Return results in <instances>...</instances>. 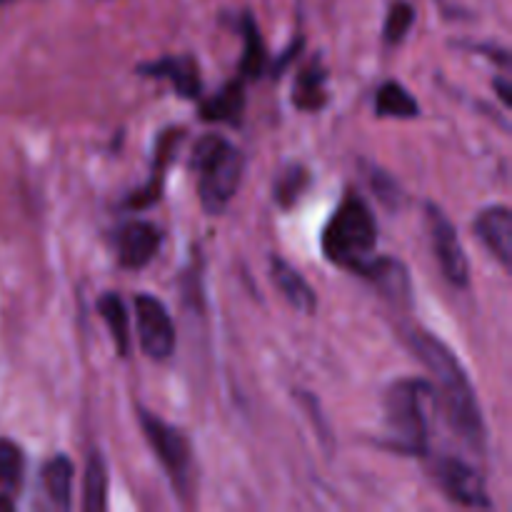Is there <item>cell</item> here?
<instances>
[{
	"instance_id": "9c48e42d",
	"label": "cell",
	"mask_w": 512,
	"mask_h": 512,
	"mask_svg": "<svg viewBox=\"0 0 512 512\" xmlns=\"http://www.w3.org/2000/svg\"><path fill=\"white\" fill-rule=\"evenodd\" d=\"M160 243H163V233L148 220H133L115 235L120 265L130 270L145 268L158 255Z\"/></svg>"
},
{
	"instance_id": "8fae6325",
	"label": "cell",
	"mask_w": 512,
	"mask_h": 512,
	"mask_svg": "<svg viewBox=\"0 0 512 512\" xmlns=\"http://www.w3.org/2000/svg\"><path fill=\"white\" fill-rule=\"evenodd\" d=\"M475 235L480 243L500 260L505 270L512 265V213L508 205L485 208L475 220Z\"/></svg>"
},
{
	"instance_id": "ac0fdd59",
	"label": "cell",
	"mask_w": 512,
	"mask_h": 512,
	"mask_svg": "<svg viewBox=\"0 0 512 512\" xmlns=\"http://www.w3.org/2000/svg\"><path fill=\"white\" fill-rule=\"evenodd\" d=\"M83 508L88 512H100L108 508V465L103 455L93 450L85 468L83 483Z\"/></svg>"
},
{
	"instance_id": "d6986e66",
	"label": "cell",
	"mask_w": 512,
	"mask_h": 512,
	"mask_svg": "<svg viewBox=\"0 0 512 512\" xmlns=\"http://www.w3.org/2000/svg\"><path fill=\"white\" fill-rule=\"evenodd\" d=\"M98 313L103 323L108 325L110 335H113L115 345H118L120 355H128L130 350V318L125 303L120 300L118 293H105L98 300Z\"/></svg>"
},
{
	"instance_id": "e0dca14e",
	"label": "cell",
	"mask_w": 512,
	"mask_h": 512,
	"mask_svg": "<svg viewBox=\"0 0 512 512\" xmlns=\"http://www.w3.org/2000/svg\"><path fill=\"white\" fill-rule=\"evenodd\" d=\"M43 488L55 508H70V498H73V463L65 455H55L53 460L45 463Z\"/></svg>"
},
{
	"instance_id": "3957f363",
	"label": "cell",
	"mask_w": 512,
	"mask_h": 512,
	"mask_svg": "<svg viewBox=\"0 0 512 512\" xmlns=\"http://www.w3.org/2000/svg\"><path fill=\"white\" fill-rule=\"evenodd\" d=\"M435 388L428 380H395L385 393V445L400 455H425L430 445L425 405Z\"/></svg>"
},
{
	"instance_id": "d4e9b609",
	"label": "cell",
	"mask_w": 512,
	"mask_h": 512,
	"mask_svg": "<svg viewBox=\"0 0 512 512\" xmlns=\"http://www.w3.org/2000/svg\"><path fill=\"white\" fill-rule=\"evenodd\" d=\"M368 180H370V185H373L375 193H378V198L383 200L385 205H398L400 195H403V193H400L398 183H395L393 178H388L383 170H370Z\"/></svg>"
},
{
	"instance_id": "cb8c5ba5",
	"label": "cell",
	"mask_w": 512,
	"mask_h": 512,
	"mask_svg": "<svg viewBox=\"0 0 512 512\" xmlns=\"http://www.w3.org/2000/svg\"><path fill=\"white\" fill-rule=\"evenodd\" d=\"M415 20V8L405 0H395L388 10V18H385V28H383V38L385 43H400V40L408 35L410 25Z\"/></svg>"
},
{
	"instance_id": "4fadbf2b",
	"label": "cell",
	"mask_w": 512,
	"mask_h": 512,
	"mask_svg": "<svg viewBox=\"0 0 512 512\" xmlns=\"http://www.w3.org/2000/svg\"><path fill=\"white\" fill-rule=\"evenodd\" d=\"M180 138H183V130H165L163 135L158 138V143H155V168H153V175H150L148 183L143 185V188L138 190V193H133L128 198V208L133 210H140V208H148V205H153L155 200L160 198V193H163V180H165V170H168V163L175 158V150H178V143Z\"/></svg>"
},
{
	"instance_id": "30bf717a",
	"label": "cell",
	"mask_w": 512,
	"mask_h": 512,
	"mask_svg": "<svg viewBox=\"0 0 512 512\" xmlns=\"http://www.w3.org/2000/svg\"><path fill=\"white\" fill-rule=\"evenodd\" d=\"M358 275L368 278L385 298L390 300L398 308H408L410 300H413V285H410V275L405 270L403 263L393 258H373L358 270Z\"/></svg>"
},
{
	"instance_id": "2e32d148",
	"label": "cell",
	"mask_w": 512,
	"mask_h": 512,
	"mask_svg": "<svg viewBox=\"0 0 512 512\" xmlns=\"http://www.w3.org/2000/svg\"><path fill=\"white\" fill-rule=\"evenodd\" d=\"M245 110V80L235 78L208 98L200 108V118L208 123H240Z\"/></svg>"
},
{
	"instance_id": "6da1fadb",
	"label": "cell",
	"mask_w": 512,
	"mask_h": 512,
	"mask_svg": "<svg viewBox=\"0 0 512 512\" xmlns=\"http://www.w3.org/2000/svg\"><path fill=\"white\" fill-rule=\"evenodd\" d=\"M408 343L415 355L423 360L425 368L433 373L445 420L455 430V435L470 448L485 450V423L480 415L478 398H475L473 385L453 350L443 340L430 335L428 330H410Z\"/></svg>"
},
{
	"instance_id": "7402d4cb",
	"label": "cell",
	"mask_w": 512,
	"mask_h": 512,
	"mask_svg": "<svg viewBox=\"0 0 512 512\" xmlns=\"http://www.w3.org/2000/svg\"><path fill=\"white\" fill-rule=\"evenodd\" d=\"M308 185H310L308 168H303V165H288V168L278 175V180H275L273 195L275 200H278L280 208H293V205L305 195Z\"/></svg>"
},
{
	"instance_id": "ffe728a7",
	"label": "cell",
	"mask_w": 512,
	"mask_h": 512,
	"mask_svg": "<svg viewBox=\"0 0 512 512\" xmlns=\"http://www.w3.org/2000/svg\"><path fill=\"white\" fill-rule=\"evenodd\" d=\"M243 58H240V78L243 80H258L263 75L265 63H268V55H265L263 38H260L258 23H255L253 15H243Z\"/></svg>"
},
{
	"instance_id": "5b68a950",
	"label": "cell",
	"mask_w": 512,
	"mask_h": 512,
	"mask_svg": "<svg viewBox=\"0 0 512 512\" xmlns=\"http://www.w3.org/2000/svg\"><path fill=\"white\" fill-rule=\"evenodd\" d=\"M138 418L145 440L153 448L158 463L168 473L170 485L185 500L190 490H193V450H190L188 438L178 428H173L165 420H160L158 415L150 413V410L140 408Z\"/></svg>"
},
{
	"instance_id": "9a60e30c",
	"label": "cell",
	"mask_w": 512,
	"mask_h": 512,
	"mask_svg": "<svg viewBox=\"0 0 512 512\" xmlns=\"http://www.w3.org/2000/svg\"><path fill=\"white\" fill-rule=\"evenodd\" d=\"M293 103L300 110H320L328 103V70L323 68L315 55L310 63L303 65L293 85Z\"/></svg>"
},
{
	"instance_id": "5bb4252c",
	"label": "cell",
	"mask_w": 512,
	"mask_h": 512,
	"mask_svg": "<svg viewBox=\"0 0 512 512\" xmlns=\"http://www.w3.org/2000/svg\"><path fill=\"white\" fill-rule=\"evenodd\" d=\"M270 278L278 285L280 293L285 295L290 305L295 310H300L303 315H313L318 308V298H315V290L310 288L308 280L288 263V260L278 258V255H270Z\"/></svg>"
},
{
	"instance_id": "8992f818",
	"label": "cell",
	"mask_w": 512,
	"mask_h": 512,
	"mask_svg": "<svg viewBox=\"0 0 512 512\" xmlns=\"http://www.w3.org/2000/svg\"><path fill=\"white\" fill-rule=\"evenodd\" d=\"M425 220H428L430 240H433L435 258H438L440 270L453 283L455 288H468L470 283V265L465 258L463 243L458 238V230L450 223L448 215L438 208V205H425Z\"/></svg>"
},
{
	"instance_id": "44dd1931",
	"label": "cell",
	"mask_w": 512,
	"mask_h": 512,
	"mask_svg": "<svg viewBox=\"0 0 512 512\" xmlns=\"http://www.w3.org/2000/svg\"><path fill=\"white\" fill-rule=\"evenodd\" d=\"M375 113L380 118H418L420 105L400 83L390 80L378 90L375 98Z\"/></svg>"
},
{
	"instance_id": "277c9868",
	"label": "cell",
	"mask_w": 512,
	"mask_h": 512,
	"mask_svg": "<svg viewBox=\"0 0 512 512\" xmlns=\"http://www.w3.org/2000/svg\"><path fill=\"white\" fill-rule=\"evenodd\" d=\"M190 168L198 173V193L205 213L220 215L238 193L245 158L230 140L210 133L195 145Z\"/></svg>"
},
{
	"instance_id": "4316f807",
	"label": "cell",
	"mask_w": 512,
	"mask_h": 512,
	"mask_svg": "<svg viewBox=\"0 0 512 512\" xmlns=\"http://www.w3.org/2000/svg\"><path fill=\"white\" fill-rule=\"evenodd\" d=\"M15 505H13V500L8 498V495H0V510H5V512H10L13 510Z\"/></svg>"
},
{
	"instance_id": "52a82bcc",
	"label": "cell",
	"mask_w": 512,
	"mask_h": 512,
	"mask_svg": "<svg viewBox=\"0 0 512 512\" xmlns=\"http://www.w3.org/2000/svg\"><path fill=\"white\" fill-rule=\"evenodd\" d=\"M433 475L438 480L440 490L448 495L453 503L465 505V508H490L485 480L473 465L460 458H438L433 465Z\"/></svg>"
},
{
	"instance_id": "603a6c76",
	"label": "cell",
	"mask_w": 512,
	"mask_h": 512,
	"mask_svg": "<svg viewBox=\"0 0 512 512\" xmlns=\"http://www.w3.org/2000/svg\"><path fill=\"white\" fill-rule=\"evenodd\" d=\"M23 450L13 440H0V488L15 490L23 480Z\"/></svg>"
},
{
	"instance_id": "ba28073f",
	"label": "cell",
	"mask_w": 512,
	"mask_h": 512,
	"mask_svg": "<svg viewBox=\"0 0 512 512\" xmlns=\"http://www.w3.org/2000/svg\"><path fill=\"white\" fill-rule=\"evenodd\" d=\"M135 320H138V338L145 355L153 360L170 358L175 350V328L165 305L153 295H138Z\"/></svg>"
},
{
	"instance_id": "7c38bea8",
	"label": "cell",
	"mask_w": 512,
	"mask_h": 512,
	"mask_svg": "<svg viewBox=\"0 0 512 512\" xmlns=\"http://www.w3.org/2000/svg\"><path fill=\"white\" fill-rule=\"evenodd\" d=\"M140 75H150V78H168L178 95L183 98H198L203 83H200V70L193 55H168L155 63L138 65Z\"/></svg>"
},
{
	"instance_id": "484cf974",
	"label": "cell",
	"mask_w": 512,
	"mask_h": 512,
	"mask_svg": "<svg viewBox=\"0 0 512 512\" xmlns=\"http://www.w3.org/2000/svg\"><path fill=\"white\" fill-rule=\"evenodd\" d=\"M495 88H498V95L500 100L505 103V108H510V83L505 78H498L495 80Z\"/></svg>"
},
{
	"instance_id": "7a4b0ae2",
	"label": "cell",
	"mask_w": 512,
	"mask_h": 512,
	"mask_svg": "<svg viewBox=\"0 0 512 512\" xmlns=\"http://www.w3.org/2000/svg\"><path fill=\"white\" fill-rule=\"evenodd\" d=\"M320 243L330 263L358 275V270L373 258L378 245V223L363 195L350 190L340 200L333 218L325 225Z\"/></svg>"
}]
</instances>
